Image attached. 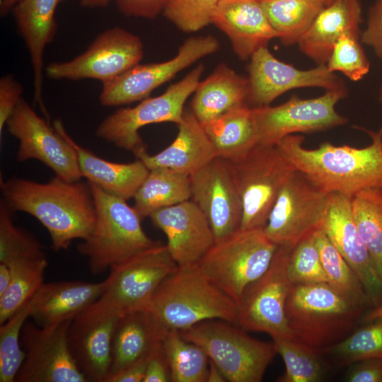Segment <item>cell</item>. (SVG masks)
Here are the masks:
<instances>
[{"instance_id": "4dcf8cb0", "label": "cell", "mask_w": 382, "mask_h": 382, "mask_svg": "<svg viewBox=\"0 0 382 382\" xmlns=\"http://www.w3.org/2000/svg\"><path fill=\"white\" fill-rule=\"evenodd\" d=\"M217 157L235 161L258 144L253 109L243 106L233 109L203 125Z\"/></svg>"}, {"instance_id": "b9f144b4", "label": "cell", "mask_w": 382, "mask_h": 382, "mask_svg": "<svg viewBox=\"0 0 382 382\" xmlns=\"http://www.w3.org/2000/svg\"><path fill=\"white\" fill-rule=\"evenodd\" d=\"M287 275L291 284L329 283L313 234L302 239L291 249Z\"/></svg>"}, {"instance_id": "9f6ffc18", "label": "cell", "mask_w": 382, "mask_h": 382, "mask_svg": "<svg viewBox=\"0 0 382 382\" xmlns=\"http://www.w3.org/2000/svg\"><path fill=\"white\" fill-rule=\"evenodd\" d=\"M378 318H382V304L376 306L371 312H369L364 318L367 322L372 321Z\"/></svg>"}, {"instance_id": "cb8c5ba5", "label": "cell", "mask_w": 382, "mask_h": 382, "mask_svg": "<svg viewBox=\"0 0 382 382\" xmlns=\"http://www.w3.org/2000/svg\"><path fill=\"white\" fill-rule=\"evenodd\" d=\"M105 287V280L44 283L28 303L30 317L42 328L72 320L98 300Z\"/></svg>"}, {"instance_id": "484cf974", "label": "cell", "mask_w": 382, "mask_h": 382, "mask_svg": "<svg viewBox=\"0 0 382 382\" xmlns=\"http://www.w3.org/2000/svg\"><path fill=\"white\" fill-rule=\"evenodd\" d=\"M361 22L359 0H334L320 12L297 45L318 65L325 64L343 35L359 37Z\"/></svg>"}, {"instance_id": "ffe728a7", "label": "cell", "mask_w": 382, "mask_h": 382, "mask_svg": "<svg viewBox=\"0 0 382 382\" xmlns=\"http://www.w3.org/2000/svg\"><path fill=\"white\" fill-rule=\"evenodd\" d=\"M121 315L98 299L75 316L68 331L71 356L88 381L105 382L114 330Z\"/></svg>"}, {"instance_id": "4316f807", "label": "cell", "mask_w": 382, "mask_h": 382, "mask_svg": "<svg viewBox=\"0 0 382 382\" xmlns=\"http://www.w3.org/2000/svg\"><path fill=\"white\" fill-rule=\"evenodd\" d=\"M64 0H20L13 8L18 31L29 52L33 71L34 96L45 115L42 101L43 56L57 31L55 12Z\"/></svg>"}, {"instance_id": "c3c4849f", "label": "cell", "mask_w": 382, "mask_h": 382, "mask_svg": "<svg viewBox=\"0 0 382 382\" xmlns=\"http://www.w3.org/2000/svg\"><path fill=\"white\" fill-rule=\"evenodd\" d=\"M169 362L162 342L150 354L144 382H170Z\"/></svg>"}, {"instance_id": "bcb514c9", "label": "cell", "mask_w": 382, "mask_h": 382, "mask_svg": "<svg viewBox=\"0 0 382 382\" xmlns=\"http://www.w3.org/2000/svg\"><path fill=\"white\" fill-rule=\"evenodd\" d=\"M120 12L127 17L154 19L162 13L168 0H114Z\"/></svg>"}, {"instance_id": "8992f818", "label": "cell", "mask_w": 382, "mask_h": 382, "mask_svg": "<svg viewBox=\"0 0 382 382\" xmlns=\"http://www.w3.org/2000/svg\"><path fill=\"white\" fill-rule=\"evenodd\" d=\"M179 332L201 347L229 382L261 381L277 354L273 342L254 338L221 319L206 320Z\"/></svg>"}, {"instance_id": "7402d4cb", "label": "cell", "mask_w": 382, "mask_h": 382, "mask_svg": "<svg viewBox=\"0 0 382 382\" xmlns=\"http://www.w3.org/2000/svg\"><path fill=\"white\" fill-rule=\"evenodd\" d=\"M149 218L165 233L178 267L196 265L215 243L207 218L191 199L155 211Z\"/></svg>"}, {"instance_id": "d590c367", "label": "cell", "mask_w": 382, "mask_h": 382, "mask_svg": "<svg viewBox=\"0 0 382 382\" xmlns=\"http://www.w3.org/2000/svg\"><path fill=\"white\" fill-rule=\"evenodd\" d=\"M163 345L172 382H207L209 359L201 347L185 339L178 330L167 331Z\"/></svg>"}, {"instance_id": "277c9868", "label": "cell", "mask_w": 382, "mask_h": 382, "mask_svg": "<svg viewBox=\"0 0 382 382\" xmlns=\"http://www.w3.org/2000/svg\"><path fill=\"white\" fill-rule=\"evenodd\" d=\"M147 310L166 331H181L209 319L237 325L236 301L197 265L178 267L161 284Z\"/></svg>"}, {"instance_id": "5bb4252c", "label": "cell", "mask_w": 382, "mask_h": 382, "mask_svg": "<svg viewBox=\"0 0 382 382\" xmlns=\"http://www.w3.org/2000/svg\"><path fill=\"white\" fill-rule=\"evenodd\" d=\"M219 40L212 35L187 39L173 58L162 62L138 64L112 81L102 83L99 100L105 107L142 100L162 84L200 59L216 52Z\"/></svg>"}, {"instance_id": "6f0895ef", "label": "cell", "mask_w": 382, "mask_h": 382, "mask_svg": "<svg viewBox=\"0 0 382 382\" xmlns=\"http://www.w3.org/2000/svg\"><path fill=\"white\" fill-rule=\"evenodd\" d=\"M380 98H382V85L380 90Z\"/></svg>"}, {"instance_id": "9c48e42d", "label": "cell", "mask_w": 382, "mask_h": 382, "mask_svg": "<svg viewBox=\"0 0 382 382\" xmlns=\"http://www.w3.org/2000/svg\"><path fill=\"white\" fill-rule=\"evenodd\" d=\"M230 163L242 202L240 229L263 228L294 168L272 144H257L245 156Z\"/></svg>"}, {"instance_id": "836d02e7", "label": "cell", "mask_w": 382, "mask_h": 382, "mask_svg": "<svg viewBox=\"0 0 382 382\" xmlns=\"http://www.w3.org/2000/svg\"><path fill=\"white\" fill-rule=\"evenodd\" d=\"M8 265L12 277L7 290L0 296V325L23 308L45 283L47 260H27Z\"/></svg>"}, {"instance_id": "d4e9b609", "label": "cell", "mask_w": 382, "mask_h": 382, "mask_svg": "<svg viewBox=\"0 0 382 382\" xmlns=\"http://www.w3.org/2000/svg\"><path fill=\"white\" fill-rule=\"evenodd\" d=\"M178 127L176 137L166 149L154 155L146 149L136 155L149 170L166 168L190 175L217 157L203 125L190 110H185Z\"/></svg>"}, {"instance_id": "60d3db41", "label": "cell", "mask_w": 382, "mask_h": 382, "mask_svg": "<svg viewBox=\"0 0 382 382\" xmlns=\"http://www.w3.org/2000/svg\"><path fill=\"white\" fill-rule=\"evenodd\" d=\"M29 303V302H28ZM28 303L0 327V382H14L23 363V327L30 317Z\"/></svg>"}, {"instance_id": "1f68e13d", "label": "cell", "mask_w": 382, "mask_h": 382, "mask_svg": "<svg viewBox=\"0 0 382 382\" xmlns=\"http://www.w3.org/2000/svg\"><path fill=\"white\" fill-rule=\"evenodd\" d=\"M133 199L141 219L149 217L155 211L190 199V177L170 168L151 169Z\"/></svg>"}, {"instance_id": "3957f363", "label": "cell", "mask_w": 382, "mask_h": 382, "mask_svg": "<svg viewBox=\"0 0 382 382\" xmlns=\"http://www.w3.org/2000/svg\"><path fill=\"white\" fill-rule=\"evenodd\" d=\"M364 305L328 282L292 284L285 312L293 338L320 351L350 334Z\"/></svg>"}, {"instance_id": "681fc988", "label": "cell", "mask_w": 382, "mask_h": 382, "mask_svg": "<svg viewBox=\"0 0 382 382\" xmlns=\"http://www.w3.org/2000/svg\"><path fill=\"white\" fill-rule=\"evenodd\" d=\"M346 381L349 382H382V358L369 359L352 364Z\"/></svg>"}, {"instance_id": "30bf717a", "label": "cell", "mask_w": 382, "mask_h": 382, "mask_svg": "<svg viewBox=\"0 0 382 382\" xmlns=\"http://www.w3.org/2000/svg\"><path fill=\"white\" fill-rule=\"evenodd\" d=\"M329 193L305 174L294 170L280 189L263 228L277 246L293 248L321 229Z\"/></svg>"}, {"instance_id": "e0dca14e", "label": "cell", "mask_w": 382, "mask_h": 382, "mask_svg": "<svg viewBox=\"0 0 382 382\" xmlns=\"http://www.w3.org/2000/svg\"><path fill=\"white\" fill-rule=\"evenodd\" d=\"M72 320L48 328L25 322L21 336L25 359L15 381H88L69 350L68 331Z\"/></svg>"}, {"instance_id": "91938a15", "label": "cell", "mask_w": 382, "mask_h": 382, "mask_svg": "<svg viewBox=\"0 0 382 382\" xmlns=\"http://www.w3.org/2000/svg\"><path fill=\"white\" fill-rule=\"evenodd\" d=\"M380 99H381V100L382 101V98H380Z\"/></svg>"}, {"instance_id": "7c38bea8", "label": "cell", "mask_w": 382, "mask_h": 382, "mask_svg": "<svg viewBox=\"0 0 382 382\" xmlns=\"http://www.w3.org/2000/svg\"><path fill=\"white\" fill-rule=\"evenodd\" d=\"M291 249L278 246L267 270L243 291L238 302L237 325L241 328L266 332L272 338H293L285 312L292 285L287 275Z\"/></svg>"}, {"instance_id": "9a60e30c", "label": "cell", "mask_w": 382, "mask_h": 382, "mask_svg": "<svg viewBox=\"0 0 382 382\" xmlns=\"http://www.w3.org/2000/svg\"><path fill=\"white\" fill-rule=\"evenodd\" d=\"M347 89L330 90L317 98L292 96L277 106L253 108L258 144L275 145L294 133H312L345 125L347 119L335 110Z\"/></svg>"}, {"instance_id": "7bdbcfd3", "label": "cell", "mask_w": 382, "mask_h": 382, "mask_svg": "<svg viewBox=\"0 0 382 382\" xmlns=\"http://www.w3.org/2000/svg\"><path fill=\"white\" fill-rule=\"evenodd\" d=\"M325 65L330 71H340L353 81L362 79L370 69L359 37L350 34L338 40Z\"/></svg>"}, {"instance_id": "680465c9", "label": "cell", "mask_w": 382, "mask_h": 382, "mask_svg": "<svg viewBox=\"0 0 382 382\" xmlns=\"http://www.w3.org/2000/svg\"><path fill=\"white\" fill-rule=\"evenodd\" d=\"M328 4H330L332 1H333L334 0H327Z\"/></svg>"}, {"instance_id": "44dd1931", "label": "cell", "mask_w": 382, "mask_h": 382, "mask_svg": "<svg viewBox=\"0 0 382 382\" xmlns=\"http://www.w3.org/2000/svg\"><path fill=\"white\" fill-rule=\"evenodd\" d=\"M322 229L357 275L369 302L382 304V279L357 227L350 197L329 193Z\"/></svg>"}, {"instance_id": "5b68a950", "label": "cell", "mask_w": 382, "mask_h": 382, "mask_svg": "<svg viewBox=\"0 0 382 382\" xmlns=\"http://www.w3.org/2000/svg\"><path fill=\"white\" fill-rule=\"evenodd\" d=\"M90 184L96 204V222L77 250L87 257L92 274H101L161 243L146 234L141 218L127 200Z\"/></svg>"}, {"instance_id": "2e32d148", "label": "cell", "mask_w": 382, "mask_h": 382, "mask_svg": "<svg viewBox=\"0 0 382 382\" xmlns=\"http://www.w3.org/2000/svg\"><path fill=\"white\" fill-rule=\"evenodd\" d=\"M8 132L18 140L17 159L22 163L36 159L56 176L69 181L82 177L76 152L71 144L52 129L24 99L21 98L8 119Z\"/></svg>"}, {"instance_id": "db71d44e", "label": "cell", "mask_w": 382, "mask_h": 382, "mask_svg": "<svg viewBox=\"0 0 382 382\" xmlns=\"http://www.w3.org/2000/svg\"><path fill=\"white\" fill-rule=\"evenodd\" d=\"M80 4L86 8H103L107 6L112 0H79Z\"/></svg>"}, {"instance_id": "f907efd6", "label": "cell", "mask_w": 382, "mask_h": 382, "mask_svg": "<svg viewBox=\"0 0 382 382\" xmlns=\"http://www.w3.org/2000/svg\"><path fill=\"white\" fill-rule=\"evenodd\" d=\"M149 356L124 369L108 382H144Z\"/></svg>"}, {"instance_id": "52a82bcc", "label": "cell", "mask_w": 382, "mask_h": 382, "mask_svg": "<svg viewBox=\"0 0 382 382\" xmlns=\"http://www.w3.org/2000/svg\"><path fill=\"white\" fill-rule=\"evenodd\" d=\"M277 248L263 228L239 229L216 242L196 265L238 303L245 289L267 270Z\"/></svg>"}, {"instance_id": "8d00e7d4", "label": "cell", "mask_w": 382, "mask_h": 382, "mask_svg": "<svg viewBox=\"0 0 382 382\" xmlns=\"http://www.w3.org/2000/svg\"><path fill=\"white\" fill-rule=\"evenodd\" d=\"M272 339L285 365L279 382H317L321 379L324 367L319 351L291 337Z\"/></svg>"}, {"instance_id": "f1b7e54d", "label": "cell", "mask_w": 382, "mask_h": 382, "mask_svg": "<svg viewBox=\"0 0 382 382\" xmlns=\"http://www.w3.org/2000/svg\"><path fill=\"white\" fill-rule=\"evenodd\" d=\"M166 332L148 310L122 315L112 336L111 362L105 382L127 366L148 357L162 342Z\"/></svg>"}, {"instance_id": "7a4b0ae2", "label": "cell", "mask_w": 382, "mask_h": 382, "mask_svg": "<svg viewBox=\"0 0 382 382\" xmlns=\"http://www.w3.org/2000/svg\"><path fill=\"white\" fill-rule=\"evenodd\" d=\"M361 129L371 139L364 148L325 142L308 149L303 146V137L294 134L275 145L294 170L305 174L325 192L352 198L366 188H382V127L376 132Z\"/></svg>"}, {"instance_id": "83f0119b", "label": "cell", "mask_w": 382, "mask_h": 382, "mask_svg": "<svg viewBox=\"0 0 382 382\" xmlns=\"http://www.w3.org/2000/svg\"><path fill=\"white\" fill-rule=\"evenodd\" d=\"M53 128L74 148L83 178L112 195L127 201L134 197L149 173L141 160L125 163L105 160L79 145L59 120L54 121Z\"/></svg>"}, {"instance_id": "ee69618b", "label": "cell", "mask_w": 382, "mask_h": 382, "mask_svg": "<svg viewBox=\"0 0 382 382\" xmlns=\"http://www.w3.org/2000/svg\"><path fill=\"white\" fill-rule=\"evenodd\" d=\"M221 0H168L164 17L185 33L197 32L211 24L212 13Z\"/></svg>"}, {"instance_id": "ab89813d", "label": "cell", "mask_w": 382, "mask_h": 382, "mask_svg": "<svg viewBox=\"0 0 382 382\" xmlns=\"http://www.w3.org/2000/svg\"><path fill=\"white\" fill-rule=\"evenodd\" d=\"M13 212L1 200L0 203V262L6 265L44 258L42 245L31 233L16 226Z\"/></svg>"}, {"instance_id": "f35d334b", "label": "cell", "mask_w": 382, "mask_h": 382, "mask_svg": "<svg viewBox=\"0 0 382 382\" xmlns=\"http://www.w3.org/2000/svg\"><path fill=\"white\" fill-rule=\"evenodd\" d=\"M313 236L328 282L364 304L369 302L357 275L323 230Z\"/></svg>"}, {"instance_id": "816d5d0a", "label": "cell", "mask_w": 382, "mask_h": 382, "mask_svg": "<svg viewBox=\"0 0 382 382\" xmlns=\"http://www.w3.org/2000/svg\"><path fill=\"white\" fill-rule=\"evenodd\" d=\"M11 277L12 274L10 267L5 263L0 262V296L7 290Z\"/></svg>"}, {"instance_id": "4fadbf2b", "label": "cell", "mask_w": 382, "mask_h": 382, "mask_svg": "<svg viewBox=\"0 0 382 382\" xmlns=\"http://www.w3.org/2000/svg\"><path fill=\"white\" fill-rule=\"evenodd\" d=\"M143 55L141 39L117 26L101 33L75 58L50 63L45 72L49 78L56 80L91 79L104 83L139 64Z\"/></svg>"}, {"instance_id": "ac0fdd59", "label": "cell", "mask_w": 382, "mask_h": 382, "mask_svg": "<svg viewBox=\"0 0 382 382\" xmlns=\"http://www.w3.org/2000/svg\"><path fill=\"white\" fill-rule=\"evenodd\" d=\"M248 105L268 106L285 92L301 88L318 87L326 91L345 89L343 81L325 64L301 70L276 58L267 46L257 50L248 66Z\"/></svg>"}, {"instance_id": "11a10c76", "label": "cell", "mask_w": 382, "mask_h": 382, "mask_svg": "<svg viewBox=\"0 0 382 382\" xmlns=\"http://www.w3.org/2000/svg\"><path fill=\"white\" fill-rule=\"evenodd\" d=\"M20 0H0V13L4 16L9 11H12L13 7Z\"/></svg>"}, {"instance_id": "d6986e66", "label": "cell", "mask_w": 382, "mask_h": 382, "mask_svg": "<svg viewBox=\"0 0 382 382\" xmlns=\"http://www.w3.org/2000/svg\"><path fill=\"white\" fill-rule=\"evenodd\" d=\"M189 177L190 199L207 218L215 243L238 231L243 207L231 163L216 157Z\"/></svg>"}, {"instance_id": "603a6c76", "label": "cell", "mask_w": 382, "mask_h": 382, "mask_svg": "<svg viewBox=\"0 0 382 382\" xmlns=\"http://www.w3.org/2000/svg\"><path fill=\"white\" fill-rule=\"evenodd\" d=\"M211 23L227 36L241 60L250 59L257 50L279 37L259 0H221L212 13Z\"/></svg>"}, {"instance_id": "ba28073f", "label": "cell", "mask_w": 382, "mask_h": 382, "mask_svg": "<svg viewBox=\"0 0 382 382\" xmlns=\"http://www.w3.org/2000/svg\"><path fill=\"white\" fill-rule=\"evenodd\" d=\"M204 71V64L199 63L161 95L146 98L134 107L118 109L100 123L96 135L136 156L146 149L139 132L141 128L156 123L181 122L185 103L195 91Z\"/></svg>"}, {"instance_id": "f5cc1de1", "label": "cell", "mask_w": 382, "mask_h": 382, "mask_svg": "<svg viewBox=\"0 0 382 382\" xmlns=\"http://www.w3.org/2000/svg\"><path fill=\"white\" fill-rule=\"evenodd\" d=\"M226 379L219 367L209 359L207 382H224Z\"/></svg>"}, {"instance_id": "74e56055", "label": "cell", "mask_w": 382, "mask_h": 382, "mask_svg": "<svg viewBox=\"0 0 382 382\" xmlns=\"http://www.w3.org/2000/svg\"><path fill=\"white\" fill-rule=\"evenodd\" d=\"M350 333L343 340L320 350L340 366L359 361L382 358V318Z\"/></svg>"}, {"instance_id": "f6af8a7d", "label": "cell", "mask_w": 382, "mask_h": 382, "mask_svg": "<svg viewBox=\"0 0 382 382\" xmlns=\"http://www.w3.org/2000/svg\"><path fill=\"white\" fill-rule=\"evenodd\" d=\"M23 86L12 75L0 79V135L6 123L22 98Z\"/></svg>"}, {"instance_id": "6da1fadb", "label": "cell", "mask_w": 382, "mask_h": 382, "mask_svg": "<svg viewBox=\"0 0 382 382\" xmlns=\"http://www.w3.org/2000/svg\"><path fill=\"white\" fill-rule=\"evenodd\" d=\"M2 201L13 213L37 219L48 231L52 248L66 250L73 241L84 240L96 222L95 200L90 183L54 176L40 183L13 177L1 178Z\"/></svg>"}, {"instance_id": "7dc6e473", "label": "cell", "mask_w": 382, "mask_h": 382, "mask_svg": "<svg viewBox=\"0 0 382 382\" xmlns=\"http://www.w3.org/2000/svg\"><path fill=\"white\" fill-rule=\"evenodd\" d=\"M360 37L361 41L371 47L382 59V0H376L370 7L366 27Z\"/></svg>"}, {"instance_id": "8fae6325", "label": "cell", "mask_w": 382, "mask_h": 382, "mask_svg": "<svg viewBox=\"0 0 382 382\" xmlns=\"http://www.w3.org/2000/svg\"><path fill=\"white\" fill-rule=\"evenodd\" d=\"M178 267L161 243L110 270L98 299L121 316L147 310L161 284Z\"/></svg>"}, {"instance_id": "e575fe53", "label": "cell", "mask_w": 382, "mask_h": 382, "mask_svg": "<svg viewBox=\"0 0 382 382\" xmlns=\"http://www.w3.org/2000/svg\"><path fill=\"white\" fill-rule=\"evenodd\" d=\"M351 203L357 227L382 279V188L362 190Z\"/></svg>"}, {"instance_id": "d6a6232c", "label": "cell", "mask_w": 382, "mask_h": 382, "mask_svg": "<svg viewBox=\"0 0 382 382\" xmlns=\"http://www.w3.org/2000/svg\"><path fill=\"white\" fill-rule=\"evenodd\" d=\"M281 42L297 44L320 12L328 5L327 0H259Z\"/></svg>"}, {"instance_id": "f546056e", "label": "cell", "mask_w": 382, "mask_h": 382, "mask_svg": "<svg viewBox=\"0 0 382 382\" xmlns=\"http://www.w3.org/2000/svg\"><path fill=\"white\" fill-rule=\"evenodd\" d=\"M193 94L190 111L204 125L233 109L248 106V77L221 63L200 81Z\"/></svg>"}]
</instances>
